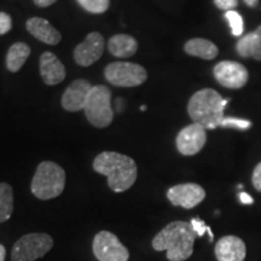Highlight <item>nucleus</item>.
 Segmentation results:
<instances>
[{"instance_id": "nucleus-5", "label": "nucleus", "mask_w": 261, "mask_h": 261, "mask_svg": "<svg viewBox=\"0 0 261 261\" xmlns=\"http://www.w3.org/2000/svg\"><path fill=\"white\" fill-rule=\"evenodd\" d=\"M85 115L91 125L97 128H106L113 122L112 91L106 85L93 86L84 108Z\"/></svg>"}, {"instance_id": "nucleus-31", "label": "nucleus", "mask_w": 261, "mask_h": 261, "mask_svg": "<svg viewBox=\"0 0 261 261\" xmlns=\"http://www.w3.org/2000/svg\"><path fill=\"white\" fill-rule=\"evenodd\" d=\"M6 256V249L3 244H0V261H4Z\"/></svg>"}, {"instance_id": "nucleus-8", "label": "nucleus", "mask_w": 261, "mask_h": 261, "mask_svg": "<svg viewBox=\"0 0 261 261\" xmlns=\"http://www.w3.org/2000/svg\"><path fill=\"white\" fill-rule=\"evenodd\" d=\"M92 249L99 261H128V249L110 231H99L93 238Z\"/></svg>"}, {"instance_id": "nucleus-14", "label": "nucleus", "mask_w": 261, "mask_h": 261, "mask_svg": "<svg viewBox=\"0 0 261 261\" xmlns=\"http://www.w3.org/2000/svg\"><path fill=\"white\" fill-rule=\"evenodd\" d=\"M214 253L218 261H244L247 248L241 238L225 236L215 244Z\"/></svg>"}, {"instance_id": "nucleus-6", "label": "nucleus", "mask_w": 261, "mask_h": 261, "mask_svg": "<svg viewBox=\"0 0 261 261\" xmlns=\"http://www.w3.org/2000/svg\"><path fill=\"white\" fill-rule=\"evenodd\" d=\"M54 247V238L47 233H28L15 243L11 261H35L45 256Z\"/></svg>"}, {"instance_id": "nucleus-32", "label": "nucleus", "mask_w": 261, "mask_h": 261, "mask_svg": "<svg viewBox=\"0 0 261 261\" xmlns=\"http://www.w3.org/2000/svg\"><path fill=\"white\" fill-rule=\"evenodd\" d=\"M243 2L246 3L248 6H250V8H255L257 5V0H243Z\"/></svg>"}, {"instance_id": "nucleus-11", "label": "nucleus", "mask_w": 261, "mask_h": 261, "mask_svg": "<svg viewBox=\"0 0 261 261\" xmlns=\"http://www.w3.org/2000/svg\"><path fill=\"white\" fill-rule=\"evenodd\" d=\"M205 191L201 185L195 182H185L172 187L167 191V198L175 207L191 210L204 200Z\"/></svg>"}, {"instance_id": "nucleus-21", "label": "nucleus", "mask_w": 261, "mask_h": 261, "mask_svg": "<svg viewBox=\"0 0 261 261\" xmlns=\"http://www.w3.org/2000/svg\"><path fill=\"white\" fill-rule=\"evenodd\" d=\"M14 212V190L8 182H0V223H5Z\"/></svg>"}, {"instance_id": "nucleus-12", "label": "nucleus", "mask_w": 261, "mask_h": 261, "mask_svg": "<svg viewBox=\"0 0 261 261\" xmlns=\"http://www.w3.org/2000/svg\"><path fill=\"white\" fill-rule=\"evenodd\" d=\"M104 38L100 33L92 32L74 50V60L81 67H90L102 57Z\"/></svg>"}, {"instance_id": "nucleus-3", "label": "nucleus", "mask_w": 261, "mask_h": 261, "mask_svg": "<svg viewBox=\"0 0 261 261\" xmlns=\"http://www.w3.org/2000/svg\"><path fill=\"white\" fill-rule=\"evenodd\" d=\"M228 99H224L213 89H203L194 93L188 104L191 120L200 123L205 129H214L224 120V110Z\"/></svg>"}, {"instance_id": "nucleus-16", "label": "nucleus", "mask_w": 261, "mask_h": 261, "mask_svg": "<svg viewBox=\"0 0 261 261\" xmlns=\"http://www.w3.org/2000/svg\"><path fill=\"white\" fill-rule=\"evenodd\" d=\"M25 28L33 37L47 45H57L62 40L61 33L45 18H29L25 23Z\"/></svg>"}, {"instance_id": "nucleus-28", "label": "nucleus", "mask_w": 261, "mask_h": 261, "mask_svg": "<svg viewBox=\"0 0 261 261\" xmlns=\"http://www.w3.org/2000/svg\"><path fill=\"white\" fill-rule=\"evenodd\" d=\"M252 182L254 188H255L257 191L261 192V162L257 163L256 167L254 168V172L252 175Z\"/></svg>"}, {"instance_id": "nucleus-33", "label": "nucleus", "mask_w": 261, "mask_h": 261, "mask_svg": "<svg viewBox=\"0 0 261 261\" xmlns=\"http://www.w3.org/2000/svg\"><path fill=\"white\" fill-rule=\"evenodd\" d=\"M121 98H117L116 99V108H117V112H122V108H121Z\"/></svg>"}, {"instance_id": "nucleus-1", "label": "nucleus", "mask_w": 261, "mask_h": 261, "mask_svg": "<svg viewBox=\"0 0 261 261\" xmlns=\"http://www.w3.org/2000/svg\"><path fill=\"white\" fill-rule=\"evenodd\" d=\"M93 169L108 178L114 192H123L133 187L138 175L135 160L116 151H103L94 159Z\"/></svg>"}, {"instance_id": "nucleus-10", "label": "nucleus", "mask_w": 261, "mask_h": 261, "mask_svg": "<svg viewBox=\"0 0 261 261\" xmlns=\"http://www.w3.org/2000/svg\"><path fill=\"white\" fill-rule=\"evenodd\" d=\"M200 123H191L184 127L178 133L175 144L178 151L184 156H192L198 154L207 142V132Z\"/></svg>"}, {"instance_id": "nucleus-17", "label": "nucleus", "mask_w": 261, "mask_h": 261, "mask_svg": "<svg viewBox=\"0 0 261 261\" xmlns=\"http://www.w3.org/2000/svg\"><path fill=\"white\" fill-rule=\"evenodd\" d=\"M236 50L241 57L261 61V25L249 34L243 35L237 42Z\"/></svg>"}, {"instance_id": "nucleus-23", "label": "nucleus", "mask_w": 261, "mask_h": 261, "mask_svg": "<svg viewBox=\"0 0 261 261\" xmlns=\"http://www.w3.org/2000/svg\"><path fill=\"white\" fill-rule=\"evenodd\" d=\"M225 18L227 19L228 24H230L231 31H232V34L234 37H240V35L243 34V18L238 12L233 11H226L225 12Z\"/></svg>"}, {"instance_id": "nucleus-24", "label": "nucleus", "mask_w": 261, "mask_h": 261, "mask_svg": "<svg viewBox=\"0 0 261 261\" xmlns=\"http://www.w3.org/2000/svg\"><path fill=\"white\" fill-rule=\"evenodd\" d=\"M220 127H231V128L237 129H248L252 127V122L248 120L237 119V117H224V120L220 123Z\"/></svg>"}, {"instance_id": "nucleus-20", "label": "nucleus", "mask_w": 261, "mask_h": 261, "mask_svg": "<svg viewBox=\"0 0 261 261\" xmlns=\"http://www.w3.org/2000/svg\"><path fill=\"white\" fill-rule=\"evenodd\" d=\"M31 52V47L27 44H24V42H15L9 48L8 55H6V68L11 73H17L23 67L25 61L28 60Z\"/></svg>"}, {"instance_id": "nucleus-19", "label": "nucleus", "mask_w": 261, "mask_h": 261, "mask_svg": "<svg viewBox=\"0 0 261 261\" xmlns=\"http://www.w3.org/2000/svg\"><path fill=\"white\" fill-rule=\"evenodd\" d=\"M184 51L189 56L198 57L205 61L214 60L219 55V48L214 42L202 38H195L187 41L184 45Z\"/></svg>"}, {"instance_id": "nucleus-18", "label": "nucleus", "mask_w": 261, "mask_h": 261, "mask_svg": "<svg viewBox=\"0 0 261 261\" xmlns=\"http://www.w3.org/2000/svg\"><path fill=\"white\" fill-rule=\"evenodd\" d=\"M109 52L115 57L128 58L135 56L138 51V41L132 35L116 34L108 42Z\"/></svg>"}, {"instance_id": "nucleus-2", "label": "nucleus", "mask_w": 261, "mask_h": 261, "mask_svg": "<svg viewBox=\"0 0 261 261\" xmlns=\"http://www.w3.org/2000/svg\"><path fill=\"white\" fill-rule=\"evenodd\" d=\"M196 233L191 223L173 221L163 227L152 240V248L166 250L169 261H185L194 253Z\"/></svg>"}, {"instance_id": "nucleus-25", "label": "nucleus", "mask_w": 261, "mask_h": 261, "mask_svg": "<svg viewBox=\"0 0 261 261\" xmlns=\"http://www.w3.org/2000/svg\"><path fill=\"white\" fill-rule=\"evenodd\" d=\"M12 28V18L6 12H0V35L9 33Z\"/></svg>"}, {"instance_id": "nucleus-27", "label": "nucleus", "mask_w": 261, "mask_h": 261, "mask_svg": "<svg viewBox=\"0 0 261 261\" xmlns=\"http://www.w3.org/2000/svg\"><path fill=\"white\" fill-rule=\"evenodd\" d=\"M214 4L218 9L224 11H231L238 5V0H214Z\"/></svg>"}, {"instance_id": "nucleus-26", "label": "nucleus", "mask_w": 261, "mask_h": 261, "mask_svg": "<svg viewBox=\"0 0 261 261\" xmlns=\"http://www.w3.org/2000/svg\"><path fill=\"white\" fill-rule=\"evenodd\" d=\"M191 225H192V227H194L195 232L197 233L198 236H203V233L205 232V231H208V232H210V234H211V238H213V233H212L211 228L205 226L204 221L198 220V219H192Z\"/></svg>"}, {"instance_id": "nucleus-30", "label": "nucleus", "mask_w": 261, "mask_h": 261, "mask_svg": "<svg viewBox=\"0 0 261 261\" xmlns=\"http://www.w3.org/2000/svg\"><path fill=\"white\" fill-rule=\"evenodd\" d=\"M240 200L244 204H252L253 203V197L250 195H248L247 192H241Z\"/></svg>"}, {"instance_id": "nucleus-4", "label": "nucleus", "mask_w": 261, "mask_h": 261, "mask_svg": "<svg viewBox=\"0 0 261 261\" xmlns=\"http://www.w3.org/2000/svg\"><path fill=\"white\" fill-rule=\"evenodd\" d=\"M65 187V172L57 163L42 161L32 180V192L39 200H52L60 196Z\"/></svg>"}, {"instance_id": "nucleus-29", "label": "nucleus", "mask_w": 261, "mask_h": 261, "mask_svg": "<svg viewBox=\"0 0 261 261\" xmlns=\"http://www.w3.org/2000/svg\"><path fill=\"white\" fill-rule=\"evenodd\" d=\"M57 0H33L35 5L39 6V8H48V6L54 5Z\"/></svg>"}, {"instance_id": "nucleus-34", "label": "nucleus", "mask_w": 261, "mask_h": 261, "mask_svg": "<svg viewBox=\"0 0 261 261\" xmlns=\"http://www.w3.org/2000/svg\"><path fill=\"white\" fill-rule=\"evenodd\" d=\"M140 110H143V112H144V110H146V106H142V107H140Z\"/></svg>"}, {"instance_id": "nucleus-13", "label": "nucleus", "mask_w": 261, "mask_h": 261, "mask_svg": "<svg viewBox=\"0 0 261 261\" xmlns=\"http://www.w3.org/2000/svg\"><path fill=\"white\" fill-rule=\"evenodd\" d=\"M92 85L85 79H77L71 83L62 96V107L64 110L70 113H76L84 110Z\"/></svg>"}, {"instance_id": "nucleus-7", "label": "nucleus", "mask_w": 261, "mask_h": 261, "mask_svg": "<svg viewBox=\"0 0 261 261\" xmlns=\"http://www.w3.org/2000/svg\"><path fill=\"white\" fill-rule=\"evenodd\" d=\"M104 76L117 87H136L145 83L148 73L140 64L129 62H113L104 69Z\"/></svg>"}, {"instance_id": "nucleus-22", "label": "nucleus", "mask_w": 261, "mask_h": 261, "mask_svg": "<svg viewBox=\"0 0 261 261\" xmlns=\"http://www.w3.org/2000/svg\"><path fill=\"white\" fill-rule=\"evenodd\" d=\"M84 10L94 15L104 14L110 6V0H76Z\"/></svg>"}, {"instance_id": "nucleus-9", "label": "nucleus", "mask_w": 261, "mask_h": 261, "mask_svg": "<svg viewBox=\"0 0 261 261\" xmlns=\"http://www.w3.org/2000/svg\"><path fill=\"white\" fill-rule=\"evenodd\" d=\"M215 80L221 86L231 90H240L246 86L249 79L247 68L243 64L233 61H224L214 67Z\"/></svg>"}, {"instance_id": "nucleus-15", "label": "nucleus", "mask_w": 261, "mask_h": 261, "mask_svg": "<svg viewBox=\"0 0 261 261\" xmlns=\"http://www.w3.org/2000/svg\"><path fill=\"white\" fill-rule=\"evenodd\" d=\"M40 75L42 81L48 86L61 84L65 79V68L56 55L44 52L40 56Z\"/></svg>"}]
</instances>
